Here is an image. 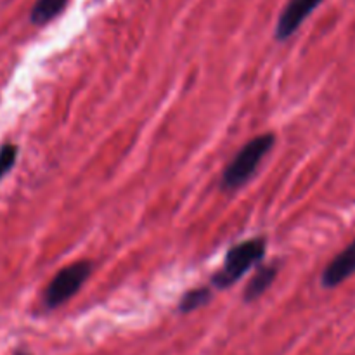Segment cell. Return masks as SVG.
<instances>
[{"label":"cell","instance_id":"obj_10","mask_svg":"<svg viewBox=\"0 0 355 355\" xmlns=\"http://www.w3.org/2000/svg\"><path fill=\"white\" fill-rule=\"evenodd\" d=\"M16 355H31V354H26V352H17Z\"/></svg>","mask_w":355,"mask_h":355},{"label":"cell","instance_id":"obj_9","mask_svg":"<svg viewBox=\"0 0 355 355\" xmlns=\"http://www.w3.org/2000/svg\"><path fill=\"white\" fill-rule=\"evenodd\" d=\"M17 153H19V149H17L16 144H3L0 148V180L3 179L6 173L12 170L14 163L17 159Z\"/></svg>","mask_w":355,"mask_h":355},{"label":"cell","instance_id":"obj_2","mask_svg":"<svg viewBox=\"0 0 355 355\" xmlns=\"http://www.w3.org/2000/svg\"><path fill=\"white\" fill-rule=\"evenodd\" d=\"M276 144V135L272 132L260 134L246 142L234 158L227 163L220 177V186L224 191H236L245 186L259 170L262 159L272 151Z\"/></svg>","mask_w":355,"mask_h":355},{"label":"cell","instance_id":"obj_7","mask_svg":"<svg viewBox=\"0 0 355 355\" xmlns=\"http://www.w3.org/2000/svg\"><path fill=\"white\" fill-rule=\"evenodd\" d=\"M66 6H68V0H37L31 7L30 21L37 26H44L55 19L66 9Z\"/></svg>","mask_w":355,"mask_h":355},{"label":"cell","instance_id":"obj_1","mask_svg":"<svg viewBox=\"0 0 355 355\" xmlns=\"http://www.w3.org/2000/svg\"><path fill=\"white\" fill-rule=\"evenodd\" d=\"M267 253V238L257 236V238L245 239L236 243L225 253L224 266L220 270L214 274L210 286L215 290H229L234 286L250 269L263 262Z\"/></svg>","mask_w":355,"mask_h":355},{"label":"cell","instance_id":"obj_3","mask_svg":"<svg viewBox=\"0 0 355 355\" xmlns=\"http://www.w3.org/2000/svg\"><path fill=\"white\" fill-rule=\"evenodd\" d=\"M92 270L94 263L90 260H76L71 266H66L64 269L59 270L44 291L45 309L49 311L59 309L66 302L71 300L75 295H78L83 284L92 276Z\"/></svg>","mask_w":355,"mask_h":355},{"label":"cell","instance_id":"obj_4","mask_svg":"<svg viewBox=\"0 0 355 355\" xmlns=\"http://www.w3.org/2000/svg\"><path fill=\"white\" fill-rule=\"evenodd\" d=\"M324 0H288L284 9L281 10L277 17L274 37L277 42H286L288 38L297 33L298 28L304 24V21L318 9Z\"/></svg>","mask_w":355,"mask_h":355},{"label":"cell","instance_id":"obj_6","mask_svg":"<svg viewBox=\"0 0 355 355\" xmlns=\"http://www.w3.org/2000/svg\"><path fill=\"white\" fill-rule=\"evenodd\" d=\"M277 274H279V263H263V266H260L252 276V279L248 281V284H246L245 291H243V302L253 304L255 300H259L272 286Z\"/></svg>","mask_w":355,"mask_h":355},{"label":"cell","instance_id":"obj_5","mask_svg":"<svg viewBox=\"0 0 355 355\" xmlns=\"http://www.w3.org/2000/svg\"><path fill=\"white\" fill-rule=\"evenodd\" d=\"M355 274V239L350 245H347L331 262L324 267L321 274V284L326 290L340 286L345 283L349 277Z\"/></svg>","mask_w":355,"mask_h":355},{"label":"cell","instance_id":"obj_8","mask_svg":"<svg viewBox=\"0 0 355 355\" xmlns=\"http://www.w3.org/2000/svg\"><path fill=\"white\" fill-rule=\"evenodd\" d=\"M214 298V290L211 286H198L193 290L186 291L182 298L179 300V312L180 314H191L194 311L207 307L210 300Z\"/></svg>","mask_w":355,"mask_h":355}]
</instances>
